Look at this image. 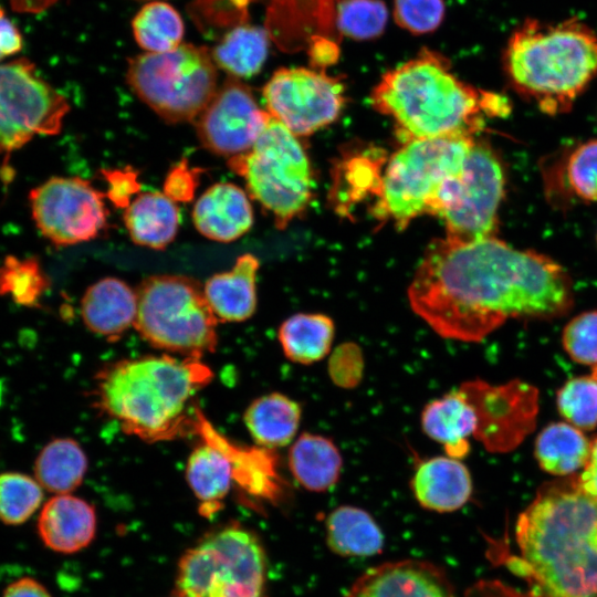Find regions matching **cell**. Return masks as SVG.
Listing matches in <instances>:
<instances>
[{
    "instance_id": "6da1fadb",
    "label": "cell",
    "mask_w": 597,
    "mask_h": 597,
    "mask_svg": "<svg viewBox=\"0 0 597 597\" xmlns=\"http://www.w3.org/2000/svg\"><path fill=\"white\" fill-rule=\"evenodd\" d=\"M407 296L412 312L437 335L469 343L509 320H554L574 305L572 279L559 263L495 235L432 242Z\"/></svg>"
},
{
    "instance_id": "7a4b0ae2",
    "label": "cell",
    "mask_w": 597,
    "mask_h": 597,
    "mask_svg": "<svg viewBox=\"0 0 597 597\" xmlns=\"http://www.w3.org/2000/svg\"><path fill=\"white\" fill-rule=\"evenodd\" d=\"M517 557L511 567L524 578V597H597V498L577 474L543 484L520 514Z\"/></svg>"
},
{
    "instance_id": "3957f363",
    "label": "cell",
    "mask_w": 597,
    "mask_h": 597,
    "mask_svg": "<svg viewBox=\"0 0 597 597\" xmlns=\"http://www.w3.org/2000/svg\"><path fill=\"white\" fill-rule=\"evenodd\" d=\"M213 373L201 358L170 354L123 359L95 376V407L146 442L193 434L196 395Z\"/></svg>"
},
{
    "instance_id": "277c9868",
    "label": "cell",
    "mask_w": 597,
    "mask_h": 597,
    "mask_svg": "<svg viewBox=\"0 0 597 597\" xmlns=\"http://www.w3.org/2000/svg\"><path fill=\"white\" fill-rule=\"evenodd\" d=\"M377 111L395 121L406 142L474 136L485 116L507 114V101L465 84L440 53L422 49L386 72L371 93Z\"/></svg>"
},
{
    "instance_id": "5b68a950",
    "label": "cell",
    "mask_w": 597,
    "mask_h": 597,
    "mask_svg": "<svg viewBox=\"0 0 597 597\" xmlns=\"http://www.w3.org/2000/svg\"><path fill=\"white\" fill-rule=\"evenodd\" d=\"M510 85L549 115L570 111L597 74V36L584 23L527 20L503 54Z\"/></svg>"
},
{
    "instance_id": "8992f818",
    "label": "cell",
    "mask_w": 597,
    "mask_h": 597,
    "mask_svg": "<svg viewBox=\"0 0 597 597\" xmlns=\"http://www.w3.org/2000/svg\"><path fill=\"white\" fill-rule=\"evenodd\" d=\"M136 293L134 327L153 347L191 358L214 350L219 321L198 281L181 275H154L144 280Z\"/></svg>"
},
{
    "instance_id": "52a82bcc",
    "label": "cell",
    "mask_w": 597,
    "mask_h": 597,
    "mask_svg": "<svg viewBox=\"0 0 597 597\" xmlns=\"http://www.w3.org/2000/svg\"><path fill=\"white\" fill-rule=\"evenodd\" d=\"M474 140V136H446L406 142L380 179L378 216L405 228L430 213L444 182L462 169Z\"/></svg>"
},
{
    "instance_id": "ba28073f",
    "label": "cell",
    "mask_w": 597,
    "mask_h": 597,
    "mask_svg": "<svg viewBox=\"0 0 597 597\" xmlns=\"http://www.w3.org/2000/svg\"><path fill=\"white\" fill-rule=\"evenodd\" d=\"M230 169L244 179L248 195L285 228L308 206L312 171L294 134L271 115L253 147L228 159Z\"/></svg>"
},
{
    "instance_id": "9c48e42d",
    "label": "cell",
    "mask_w": 597,
    "mask_h": 597,
    "mask_svg": "<svg viewBox=\"0 0 597 597\" xmlns=\"http://www.w3.org/2000/svg\"><path fill=\"white\" fill-rule=\"evenodd\" d=\"M210 50L191 43L128 61L127 82L134 93L168 123L195 122L218 90Z\"/></svg>"
},
{
    "instance_id": "30bf717a",
    "label": "cell",
    "mask_w": 597,
    "mask_h": 597,
    "mask_svg": "<svg viewBox=\"0 0 597 597\" xmlns=\"http://www.w3.org/2000/svg\"><path fill=\"white\" fill-rule=\"evenodd\" d=\"M266 557L260 540L227 526L186 551L177 566V597H265Z\"/></svg>"
},
{
    "instance_id": "8fae6325",
    "label": "cell",
    "mask_w": 597,
    "mask_h": 597,
    "mask_svg": "<svg viewBox=\"0 0 597 597\" xmlns=\"http://www.w3.org/2000/svg\"><path fill=\"white\" fill-rule=\"evenodd\" d=\"M504 186L499 156L484 142L474 140L462 169L444 182L430 213L443 220L448 238L471 241L492 237Z\"/></svg>"
},
{
    "instance_id": "7c38bea8",
    "label": "cell",
    "mask_w": 597,
    "mask_h": 597,
    "mask_svg": "<svg viewBox=\"0 0 597 597\" xmlns=\"http://www.w3.org/2000/svg\"><path fill=\"white\" fill-rule=\"evenodd\" d=\"M70 111L64 95L27 60L0 64V154L10 155L35 136L61 132Z\"/></svg>"
},
{
    "instance_id": "4fadbf2b",
    "label": "cell",
    "mask_w": 597,
    "mask_h": 597,
    "mask_svg": "<svg viewBox=\"0 0 597 597\" xmlns=\"http://www.w3.org/2000/svg\"><path fill=\"white\" fill-rule=\"evenodd\" d=\"M105 193L80 177H52L33 188L29 202L40 233L57 247L96 238L106 227Z\"/></svg>"
},
{
    "instance_id": "5bb4252c",
    "label": "cell",
    "mask_w": 597,
    "mask_h": 597,
    "mask_svg": "<svg viewBox=\"0 0 597 597\" xmlns=\"http://www.w3.org/2000/svg\"><path fill=\"white\" fill-rule=\"evenodd\" d=\"M266 112L295 136L333 123L345 103L338 77L306 67L276 70L263 87Z\"/></svg>"
},
{
    "instance_id": "9a60e30c",
    "label": "cell",
    "mask_w": 597,
    "mask_h": 597,
    "mask_svg": "<svg viewBox=\"0 0 597 597\" xmlns=\"http://www.w3.org/2000/svg\"><path fill=\"white\" fill-rule=\"evenodd\" d=\"M269 118L250 87L228 76L193 123L201 145L229 159L253 147Z\"/></svg>"
},
{
    "instance_id": "2e32d148",
    "label": "cell",
    "mask_w": 597,
    "mask_h": 597,
    "mask_svg": "<svg viewBox=\"0 0 597 597\" xmlns=\"http://www.w3.org/2000/svg\"><path fill=\"white\" fill-rule=\"evenodd\" d=\"M193 434L212 442L226 453L232 467L233 481L245 493L272 504L283 498L285 483L279 472L274 450L232 442L216 430L199 406L196 409Z\"/></svg>"
},
{
    "instance_id": "e0dca14e",
    "label": "cell",
    "mask_w": 597,
    "mask_h": 597,
    "mask_svg": "<svg viewBox=\"0 0 597 597\" xmlns=\"http://www.w3.org/2000/svg\"><path fill=\"white\" fill-rule=\"evenodd\" d=\"M344 597H457L447 574L437 565L405 559L365 572Z\"/></svg>"
},
{
    "instance_id": "ac0fdd59",
    "label": "cell",
    "mask_w": 597,
    "mask_h": 597,
    "mask_svg": "<svg viewBox=\"0 0 597 597\" xmlns=\"http://www.w3.org/2000/svg\"><path fill=\"white\" fill-rule=\"evenodd\" d=\"M95 509L72 494H56L41 507L36 533L42 544L59 554H74L86 548L95 537Z\"/></svg>"
},
{
    "instance_id": "d6986e66",
    "label": "cell",
    "mask_w": 597,
    "mask_h": 597,
    "mask_svg": "<svg viewBox=\"0 0 597 597\" xmlns=\"http://www.w3.org/2000/svg\"><path fill=\"white\" fill-rule=\"evenodd\" d=\"M192 220L203 237L228 243L251 229L253 210L242 188L231 182H218L208 188L196 201Z\"/></svg>"
},
{
    "instance_id": "ffe728a7",
    "label": "cell",
    "mask_w": 597,
    "mask_h": 597,
    "mask_svg": "<svg viewBox=\"0 0 597 597\" xmlns=\"http://www.w3.org/2000/svg\"><path fill=\"white\" fill-rule=\"evenodd\" d=\"M412 494L425 509L453 512L461 509L472 494V479L462 460L436 455L421 460L410 481Z\"/></svg>"
},
{
    "instance_id": "44dd1931",
    "label": "cell",
    "mask_w": 597,
    "mask_h": 597,
    "mask_svg": "<svg viewBox=\"0 0 597 597\" xmlns=\"http://www.w3.org/2000/svg\"><path fill=\"white\" fill-rule=\"evenodd\" d=\"M420 425L429 439L443 447L446 455L462 460L470 452L469 438L474 437L478 420L473 405L458 387L426 404Z\"/></svg>"
},
{
    "instance_id": "7402d4cb",
    "label": "cell",
    "mask_w": 597,
    "mask_h": 597,
    "mask_svg": "<svg viewBox=\"0 0 597 597\" xmlns=\"http://www.w3.org/2000/svg\"><path fill=\"white\" fill-rule=\"evenodd\" d=\"M137 293L116 277H105L92 284L81 300V315L93 333L116 339L135 325Z\"/></svg>"
},
{
    "instance_id": "603a6c76",
    "label": "cell",
    "mask_w": 597,
    "mask_h": 597,
    "mask_svg": "<svg viewBox=\"0 0 597 597\" xmlns=\"http://www.w3.org/2000/svg\"><path fill=\"white\" fill-rule=\"evenodd\" d=\"M259 260L250 253L240 255L228 272L210 276L205 285L206 300L219 322H242L256 308Z\"/></svg>"
},
{
    "instance_id": "cb8c5ba5",
    "label": "cell",
    "mask_w": 597,
    "mask_h": 597,
    "mask_svg": "<svg viewBox=\"0 0 597 597\" xmlns=\"http://www.w3.org/2000/svg\"><path fill=\"white\" fill-rule=\"evenodd\" d=\"M289 469L305 490L326 492L339 480L343 457L336 443L318 433L303 432L289 450Z\"/></svg>"
},
{
    "instance_id": "d4e9b609",
    "label": "cell",
    "mask_w": 597,
    "mask_h": 597,
    "mask_svg": "<svg viewBox=\"0 0 597 597\" xmlns=\"http://www.w3.org/2000/svg\"><path fill=\"white\" fill-rule=\"evenodd\" d=\"M124 222L136 244L161 250L175 239L180 212L164 192L147 191L137 195L125 208Z\"/></svg>"
},
{
    "instance_id": "484cf974",
    "label": "cell",
    "mask_w": 597,
    "mask_h": 597,
    "mask_svg": "<svg viewBox=\"0 0 597 597\" xmlns=\"http://www.w3.org/2000/svg\"><path fill=\"white\" fill-rule=\"evenodd\" d=\"M301 418V405L281 392H271L254 399L243 415L245 427L254 442L270 450L291 446Z\"/></svg>"
},
{
    "instance_id": "4316f807",
    "label": "cell",
    "mask_w": 597,
    "mask_h": 597,
    "mask_svg": "<svg viewBox=\"0 0 597 597\" xmlns=\"http://www.w3.org/2000/svg\"><path fill=\"white\" fill-rule=\"evenodd\" d=\"M334 337L335 323L323 313L293 314L277 331L284 356L300 365H312L328 356Z\"/></svg>"
},
{
    "instance_id": "83f0119b",
    "label": "cell",
    "mask_w": 597,
    "mask_h": 597,
    "mask_svg": "<svg viewBox=\"0 0 597 597\" xmlns=\"http://www.w3.org/2000/svg\"><path fill=\"white\" fill-rule=\"evenodd\" d=\"M186 478L192 493L201 503V512L206 515L220 507L234 482L232 467L226 453L206 440L190 453Z\"/></svg>"
},
{
    "instance_id": "f1b7e54d",
    "label": "cell",
    "mask_w": 597,
    "mask_h": 597,
    "mask_svg": "<svg viewBox=\"0 0 597 597\" xmlns=\"http://www.w3.org/2000/svg\"><path fill=\"white\" fill-rule=\"evenodd\" d=\"M87 464V457L75 440L55 438L39 452L34 479L48 492L69 494L82 484Z\"/></svg>"
},
{
    "instance_id": "f546056e",
    "label": "cell",
    "mask_w": 597,
    "mask_h": 597,
    "mask_svg": "<svg viewBox=\"0 0 597 597\" xmlns=\"http://www.w3.org/2000/svg\"><path fill=\"white\" fill-rule=\"evenodd\" d=\"M326 541L329 548L343 556H373L384 545V536L365 510L343 505L326 519Z\"/></svg>"
},
{
    "instance_id": "4dcf8cb0",
    "label": "cell",
    "mask_w": 597,
    "mask_h": 597,
    "mask_svg": "<svg viewBox=\"0 0 597 597\" xmlns=\"http://www.w3.org/2000/svg\"><path fill=\"white\" fill-rule=\"evenodd\" d=\"M270 46L266 31L256 25H238L210 50L218 69L234 78L258 74L265 63Z\"/></svg>"
},
{
    "instance_id": "1f68e13d",
    "label": "cell",
    "mask_w": 597,
    "mask_h": 597,
    "mask_svg": "<svg viewBox=\"0 0 597 597\" xmlns=\"http://www.w3.org/2000/svg\"><path fill=\"white\" fill-rule=\"evenodd\" d=\"M589 450L587 437L567 422L549 423L535 441V458L542 470L562 478L582 470Z\"/></svg>"
},
{
    "instance_id": "d6a6232c",
    "label": "cell",
    "mask_w": 597,
    "mask_h": 597,
    "mask_svg": "<svg viewBox=\"0 0 597 597\" xmlns=\"http://www.w3.org/2000/svg\"><path fill=\"white\" fill-rule=\"evenodd\" d=\"M137 44L149 53L171 51L182 43L185 25L179 12L169 3H146L132 21Z\"/></svg>"
},
{
    "instance_id": "836d02e7",
    "label": "cell",
    "mask_w": 597,
    "mask_h": 597,
    "mask_svg": "<svg viewBox=\"0 0 597 597\" xmlns=\"http://www.w3.org/2000/svg\"><path fill=\"white\" fill-rule=\"evenodd\" d=\"M50 289V279L34 258L8 255L0 265V295L21 306L35 307Z\"/></svg>"
},
{
    "instance_id": "e575fe53",
    "label": "cell",
    "mask_w": 597,
    "mask_h": 597,
    "mask_svg": "<svg viewBox=\"0 0 597 597\" xmlns=\"http://www.w3.org/2000/svg\"><path fill=\"white\" fill-rule=\"evenodd\" d=\"M43 489L21 472L0 473V522L10 526L25 523L41 506Z\"/></svg>"
},
{
    "instance_id": "d590c367",
    "label": "cell",
    "mask_w": 597,
    "mask_h": 597,
    "mask_svg": "<svg viewBox=\"0 0 597 597\" xmlns=\"http://www.w3.org/2000/svg\"><path fill=\"white\" fill-rule=\"evenodd\" d=\"M388 21L383 0H339L335 23L338 32L352 40L367 41L380 36Z\"/></svg>"
},
{
    "instance_id": "8d00e7d4",
    "label": "cell",
    "mask_w": 597,
    "mask_h": 597,
    "mask_svg": "<svg viewBox=\"0 0 597 597\" xmlns=\"http://www.w3.org/2000/svg\"><path fill=\"white\" fill-rule=\"evenodd\" d=\"M556 402L567 423L582 431L593 430L597 426V378H570L559 388Z\"/></svg>"
},
{
    "instance_id": "74e56055",
    "label": "cell",
    "mask_w": 597,
    "mask_h": 597,
    "mask_svg": "<svg viewBox=\"0 0 597 597\" xmlns=\"http://www.w3.org/2000/svg\"><path fill=\"white\" fill-rule=\"evenodd\" d=\"M563 186L578 200L597 202V139L579 144L565 157Z\"/></svg>"
},
{
    "instance_id": "f35d334b",
    "label": "cell",
    "mask_w": 597,
    "mask_h": 597,
    "mask_svg": "<svg viewBox=\"0 0 597 597\" xmlns=\"http://www.w3.org/2000/svg\"><path fill=\"white\" fill-rule=\"evenodd\" d=\"M395 22L411 34L422 35L436 31L446 14L444 0H394Z\"/></svg>"
},
{
    "instance_id": "ab89813d",
    "label": "cell",
    "mask_w": 597,
    "mask_h": 597,
    "mask_svg": "<svg viewBox=\"0 0 597 597\" xmlns=\"http://www.w3.org/2000/svg\"><path fill=\"white\" fill-rule=\"evenodd\" d=\"M562 343L573 360L597 366V311L573 317L563 329Z\"/></svg>"
},
{
    "instance_id": "60d3db41",
    "label": "cell",
    "mask_w": 597,
    "mask_h": 597,
    "mask_svg": "<svg viewBox=\"0 0 597 597\" xmlns=\"http://www.w3.org/2000/svg\"><path fill=\"white\" fill-rule=\"evenodd\" d=\"M364 369L363 350L354 342L342 343L329 354L327 373L332 383L339 388L357 387L363 379Z\"/></svg>"
},
{
    "instance_id": "b9f144b4",
    "label": "cell",
    "mask_w": 597,
    "mask_h": 597,
    "mask_svg": "<svg viewBox=\"0 0 597 597\" xmlns=\"http://www.w3.org/2000/svg\"><path fill=\"white\" fill-rule=\"evenodd\" d=\"M107 182L105 196L118 208H127L133 197L139 195L140 182L137 171L130 167L124 169L104 170Z\"/></svg>"
},
{
    "instance_id": "7bdbcfd3",
    "label": "cell",
    "mask_w": 597,
    "mask_h": 597,
    "mask_svg": "<svg viewBox=\"0 0 597 597\" xmlns=\"http://www.w3.org/2000/svg\"><path fill=\"white\" fill-rule=\"evenodd\" d=\"M197 185V170L182 161L175 165L168 172L164 181V193L175 202H188L193 198Z\"/></svg>"
},
{
    "instance_id": "ee69618b",
    "label": "cell",
    "mask_w": 597,
    "mask_h": 597,
    "mask_svg": "<svg viewBox=\"0 0 597 597\" xmlns=\"http://www.w3.org/2000/svg\"><path fill=\"white\" fill-rule=\"evenodd\" d=\"M308 55L313 67H325L337 61L339 49L329 36L315 34L310 40Z\"/></svg>"
},
{
    "instance_id": "f6af8a7d",
    "label": "cell",
    "mask_w": 597,
    "mask_h": 597,
    "mask_svg": "<svg viewBox=\"0 0 597 597\" xmlns=\"http://www.w3.org/2000/svg\"><path fill=\"white\" fill-rule=\"evenodd\" d=\"M23 46V40L15 24L0 7V62L17 54Z\"/></svg>"
},
{
    "instance_id": "bcb514c9",
    "label": "cell",
    "mask_w": 597,
    "mask_h": 597,
    "mask_svg": "<svg viewBox=\"0 0 597 597\" xmlns=\"http://www.w3.org/2000/svg\"><path fill=\"white\" fill-rule=\"evenodd\" d=\"M1 597H52V595L41 582L24 576L8 584Z\"/></svg>"
},
{
    "instance_id": "7dc6e473",
    "label": "cell",
    "mask_w": 597,
    "mask_h": 597,
    "mask_svg": "<svg viewBox=\"0 0 597 597\" xmlns=\"http://www.w3.org/2000/svg\"><path fill=\"white\" fill-rule=\"evenodd\" d=\"M577 482L584 492L597 498V437L590 441L589 455L577 475Z\"/></svg>"
},
{
    "instance_id": "c3c4849f",
    "label": "cell",
    "mask_w": 597,
    "mask_h": 597,
    "mask_svg": "<svg viewBox=\"0 0 597 597\" xmlns=\"http://www.w3.org/2000/svg\"><path fill=\"white\" fill-rule=\"evenodd\" d=\"M591 375L595 376V377L597 378V366H595V367L593 368V374H591Z\"/></svg>"
},
{
    "instance_id": "681fc988",
    "label": "cell",
    "mask_w": 597,
    "mask_h": 597,
    "mask_svg": "<svg viewBox=\"0 0 597 597\" xmlns=\"http://www.w3.org/2000/svg\"><path fill=\"white\" fill-rule=\"evenodd\" d=\"M596 240H597V235H596Z\"/></svg>"
},
{
    "instance_id": "f907efd6",
    "label": "cell",
    "mask_w": 597,
    "mask_h": 597,
    "mask_svg": "<svg viewBox=\"0 0 597 597\" xmlns=\"http://www.w3.org/2000/svg\"><path fill=\"white\" fill-rule=\"evenodd\" d=\"M151 1H154V0H151Z\"/></svg>"
},
{
    "instance_id": "816d5d0a",
    "label": "cell",
    "mask_w": 597,
    "mask_h": 597,
    "mask_svg": "<svg viewBox=\"0 0 597 597\" xmlns=\"http://www.w3.org/2000/svg\"><path fill=\"white\" fill-rule=\"evenodd\" d=\"M177 597V596H176Z\"/></svg>"
}]
</instances>
